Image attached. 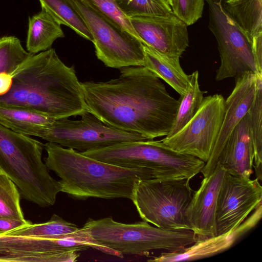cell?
Here are the masks:
<instances>
[{"label":"cell","instance_id":"obj_1","mask_svg":"<svg viewBox=\"0 0 262 262\" xmlns=\"http://www.w3.org/2000/svg\"><path fill=\"white\" fill-rule=\"evenodd\" d=\"M120 69L117 78L81 82L89 112L108 126L150 140L166 136L174 123L179 100L145 67Z\"/></svg>","mask_w":262,"mask_h":262},{"label":"cell","instance_id":"obj_2","mask_svg":"<svg viewBox=\"0 0 262 262\" xmlns=\"http://www.w3.org/2000/svg\"><path fill=\"white\" fill-rule=\"evenodd\" d=\"M10 90L0 103L34 110L56 119L89 112L74 67L50 48L31 54L14 71Z\"/></svg>","mask_w":262,"mask_h":262},{"label":"cell","instance_id":"obj_3","mask_svg":"<svg viewBox=\"0 0 262 262\" xmlns=\"http://www.w3.org/2000/svg\"><path fill=\"white\" fill-rule=\"evenodd\" d=\"M44 159L49 170L60 178L61 191L70 197L132 200L134 189L141 180L152 179L145 169L126 168L88 157L72 148L48 142Z\"/></svg>","mask_w":262,"mask_h":262},{"label":"cell","instance_id":"obj_4","mask_svg":"<svg viewBox=\"0 0 262 262\" xmlns=\"http://www.w3.org/2000/svg\"><path fill=\"white\" fill-rule=\"evenodd\" d=\"M44 147L39 141L0 124V171L14 183L23 198L45 207L55 204L61 186L42 160Z\"/></svg>","mask_w":262,"mask_h":262},{"label":"cell","instance_id":"obj_5","mask_svg":"<svg viewBox=\"0 0 262 262\" xmlns=\"http://www.w3.org/2000/svg\"><path fill=\"white\" fill-rule=\"evenodd\" d=\"M82 228L99 244L122 254L147 255L154 250L181 251L194 244L195 233L190 229L169 230L154 227L145 221L124 224L112 217L89 218Z\"/></svg>","mask_w":262,"mask_h":262},{"label":"cell","instance_id":"obj_6","mask_svg":"<svg viewBox=\"0 0 262 262\" xmlns=\"http://www.w3.org/2000/svg\"><path fill=\"white\" fill-rule=\"evenodd\" d=\"M81 153L124 168L147 169L157 179L184 177L190 180L201 172L205 164L173 150L161 140L125 142Z\"/></svg>","mask_w":262,"mask_h":262},{"label":"cell","instance_id":"obj_7","mask_svg":"<svg viewBox=\"0 0 262 262\" xmlns=\"http://www.w3.org/2000/svg\"><path fill=\"white\" fill-rule=\"evenodd\" d=\"M189 181L184 177L138 181L132 201L141 219L161 228L190 230L186 217L193 194Z\"/></svg>","mask_w":262,"mask_h":262},{"label":"cell","instance_id":"obj_8","mask_svg":"<svg viewBox=\"0 0 262 262\" xmlns=\"http://www.w3.org/2000/svg\"><path fill=\"white\" fill-rule=\"evenodd\" d=\"M93 37L97 58L116 69L143 66V44L128 32L105 19L85 0H69Z\"/></svg>","mask_w":262,"mask_h":262},{"label":"cell","instance_id":"obj_9","mask_svg":"<svg viewBox=\"0 0 262 262\" xmlns=\"http://www.w3.org/2000/svg\"><path fill=\"white\" fill-rule=\"evenodd\" d=\"M206 1L208 27L217 41L221 59L216 81L247 72L257 73L251 41L246 33L227 13L221 1Z\"/></svg>","mask_w":262,"mask_h":262},{"label":"cell","instance_id":"obj_10","mask_svg":"<svg viewBox=\"0 0 262 262\" xmlns=\"http://www.w3.org/2000/svg\"><path fill=\"white\" fill-rule=\"evenodd\" d=\"M79 120L56 119L40 138L80 152L102 148L116 144L151 140L145 136L108 126L87 112Z\"/></svg>","mask_w":262,"mask_h":262},{"label":"cell","instance_id":"obj_11","mask_svg":"<svg viewBox=\"0 0 262 262\" xmlns=\"http://www.w3.org/2000/svg\"><path fill=\"white\" fill-rule=\"evenodd\" d=\"M81 228L51 237L0 235V261L74 262L90 248Z\"/></svg>","mask_w":262,"mask_h":262},{"label":"cell","instance_id":"obj_12","mask_svg":"<svg viewBox=\"0 0 262 262\" xmlns=\"http://www.w3.org/2000/svg\"><path fill=\"white\" fill-rule=\"evenodd\" d=\"M220 94L204 98L194 116L176 134L161 141L173 150L206 163L215 144L225 113Z\"/></svg>","mask_w":262,"mask_h":262},{"label":"cell","instance_id":"obj_13","mask_svg":"<svg viewBox=\"0 0 262 262\" xmlns=\"http://www.w3.org/2000/svg\"><path fill=\"white\" fill-rule=\"evenodd\" d=\"M261 201L262 187L257 179L226 171L217 200L216 235L237 227L261 204Z\"/></svg>","mask_w":262,"mask_h":262},{"label":"cell","instance_id":"obj_14","mask_svg":"<svg viewBox=\"0 0 262 262\" xmlns=\"http://www.w3.org/2000/svg\"><path fill=\"white\" fill-rule=\"evenodd\" d=\"M129 20L142 43L159 52L181 57L189 46L188 26L173 12Z\"/></svg>","mask_w":262,"mask_h":262},{"label":"cell","instance_id":"obj_15","mask_svg":"<svg viewBox=\"0 0 262 262\" xmlns=\"http://www.w3.org/2000/svg\"><path fill=\"white\" fill-rule=\"evenodd\" d=\"M255 92V74L247 72L236 76L235 86L225 102V113L210 156L201 172L209 176L215 168L220 154L230 136L247 113Z\"/></svg>","mask_w":262,"mask_h":262},{"label":"cell","instance_id":"obj_16","mask_svg":"<svg viewBox=\"0 0 262 262\" xmlns=\"http://www.w3.org/2000/svg\"><path fill=\"white\" fill-rule=\"evenodd\" d=\"M226 172V169L217 164L212 172L204 177L199 188L192 194L186 211V217L190 230L198 238L216 235L217 200Z\"/></svg>","mask_w":262,"mask_h":262},{"label":"cell","instance_id":"obj_17","mask_svg":"<svg viewBox=\"0 0 262 262\" xmlns=\"http://www.w3.org/2000/svg\"><path fill=\"white\" fill-rule=\"evenodd\" d=\"M262 204L236 228L210 237L198 238L194 244L176 252H167L148 259L152 262H174L199 259L222 252L230 248L239 238L253 228L261 217Z\"/></svg>","mask_w":262,"mask_h":262},{"label":"cell","instance_id":"obj_18","mask_svg":"<svg viewBox=\"0 0 262 262\" xmlns=\"http://www.w3.org/2000/svg\"><path fill=\"white\" fill-rule=\"evenodd\" d=\"M254 149L248 113L235 128L217 159L226 171L250 178L253 172Z\"/></svg>","mask_w":262,"mask_h":262},{"label":"cell","instance_id":"obj_19","mask_svg":"<svg viewBox=\"0 0 262 262\" xmlns=\"http://www.w3.org/2000/svg\"><path fill=\"white\" fill-rule=\"evenodd\" d=\"M143 50V67L165 81L180 95H184L189 85L190 76L183 70L180 57L165 54L144 44Z\"/></svg>","mask_w":262,"mask_h":262},{"label":"cell","instance_id":"obj_20","mask_svg":"<svg viewBox=\"0 0 262 262\" xmlns=\"http://www.w3.org/2000/svg\"><path fill=\"white\" fill-rule=\"evenodd\" d=\"M56 119L30 108L0 103V124L25 135L40 138Z\"/></svg>","mask_w":262,"mask_h":262},{"label":"cell","instance_id":"obj_21","mask_svg":"<svg viewBox=\"0 0 262 262\" xmlns=\"http://www.w3.org/2000/svg\"><path fill=\"white\" fill-rule=\"evenodd\" d=\"M64 36L60 25L43 9L29 17L26 48L31 54L50 49L57 39Z\"/></svg>","mask_w":262,"mask_h":262},{"label":"cell","instance_id":"obj_22","mask_svg":"<svg viewBox=\"0 0 262 262\" xmlns=\"http://www.w3.org/2000/svg\"><path fill=\"white\" fill-rule=\"evenodd\" d=\"M227 13L245 31L251 41L262 32V0H224Z\"/></svg>","mask_w":262,"mask_h":262},{"label":"cell","instance_id":"obj_23","mask_svg":"<svg viewBox=\"0 0 262 262\" xmlns=\"http://www.w3.org/2000/svg\"><path fill=\"white\" fill-rule=\"evenodd\" d=\"M255 74L254 97L248 111L254 149V168L256 178L261 180L262 164V73Z\"/></svg>","mask_w":262,"mask_h":262},{"label":"cell","instance_id":"obj_24","mask_svg":"<svg viewBox=\"0 0 262 262\" xmlns=\"http://www.w3.org/2000/svg\"><path fill=\"white\" fill-rule=\"evenodd\" d=\"M189 76V85L186 92L180 95V104L174 123L165 137L173 135L183 127L198 112L204 98L206 92L200 88L198 71L193 72Z\"/></svg>","mask_w":262,"mask_h":262},{"label":"cell","instance_id":"obj_25","mask_svg":"<svg viewBox=\"0 0 262 262\" xmlns=\"http://www.w3.org/2000/svg\"><path fill=\"white\" fill-rule=\"evenodd\" d=\"M41 8L59 24L66 26L82 37L93 41V37L84 21L69 0H39Z\"/></svg>","mask_w":262,"mask_h":262},{"label":"cell","instance_id":"obj_26","mask_svg":"<svg viewBox=\"0 0 262 262\" xmlns=\"http://www.w3.org/2000/svg\"><path fill=\"white\" fill-rule=\"evenodd\" d=\"M78 226L69 222L57 214H54L51 219L44 223H32L22 226L4 234L10 235L51 237L75 232L79 230Z\"/></svg>","mask_w":262,"mask_h":262},{"label":"cell","instance_id":"obj_27","mask_svg":"<svg viewBox=\"0 0 262 262\" xmlns=\"http://www.w3.org/2000/svg\"><path fill=\"white\" fill-rule=\"evenodd\" d=\"M31 54L25 50L18 38L12 36L0 38V73L12 75Z\"/></svg>","mask_w":262,"mask_h":262},{"label":"cell","instance_id":"obj_28","mask_svg":"<svg viewBox=\"0 0 262 262\" xmlns=\"http://www.w3.org/2000/svg\"><path fill=\"white\" fill-rule=\"evenodd\" d=\"M20 197L16 185L0 171V217L26 220L20 207Z\"/></svg>","mask_w":262,"mask_h":262},{"label":"cell","instance_id":"obj_29","mask_svg":"<svg viewBox=\"0 0 262 262\" xmlns=\"http://www.w3.org/2000/svg\"><path fill=\"white\" fill-rule=\"evenodd\" d=\"M128 18L163 15L172 12L168 0H115Z\"/></svg>","mask_w":262,"mask_h":262},{"label":"cell","instance_id":"obj_30","mask_svg":"<svg viewBox=\"0 0 262 262\" xmlns=\"http://www.w3.org/2000/svg\"><path fill=\"white\" fill-rule=\"evenodd\" d=\"M85 1L107 20L140 40L131 24L129 18L121 11L115 0Z\"/></svg>","mask_w":262,"mask_h":262},{"label":"cell","instance_id":"obj_31","mask_svg":"<svg viewBox=\"0 0 262 262\" xmlns=\"http://www.w3.org/2000/svg\"><path fill=\"white\" fill-rule=\"evenodd\" d=\"M204 0H175L172 12L187 26L193 25L202 16Z\"/></svg>","mask_w":262,"mask_h":262},{"label":"cell","instance_id":"obj_32","mask_svg":"<svg viewBox=\"0 0 262 262\" xmlns=\"http://www.w3.org/2000/svg\"><path fill=\"white\" fill-rule=\"evenodd\" d=\"M252 53L258 73H262V32L251 40Z\"/></svg>","mask_w":262,"mask_h":262},{"label":"cell","instance_id":"obj_33","mask_svg":"<svg viewBox=\"0 0 262 262\" xmlns=\"http://www.w3.org/2000/svg\"><path fill=\"white\" fill-rule=\"evenodd\" d=\"M31 223L26 220L23 221L10 217H0V235Z\"/></svg>","mask_w":262,"mask_h":262},{"label":"cell","instance_id":"obj_34","mask_svg":"<svg viewBox=\"0 0 262 262\" xmlns=\"http://www.w3.org/2000/svg\"><path fill=\"white\" fill-rule=\"evenodd\" d=\"M12 83V75L7 73H0V95L5 94L9 91Z\"/></svg>","mask_w":262,"mask_h":262},{"label":"cell","instance_id":"obj_35","mask_svg":"<svg viewBox=\"0 0 262 262\" xmlns=\"http://www.w3.org/2000/svg\"><path fill=\"white\" fill-rule=\"evenodd\" d=\"M174 1L175 0H168L170 5L171 6V7H172L174 3Z\"/></svg>","mask_w":262,"mask_h":262},{"label":"cell","instance_id":"obj_36","mask_svg":"<svg viewBox=\"0 0 262 262\" xmlns=\"http://www.w3.org/2000/svg\"></svg>","mask_w":262,"mask_h":262}]
</instances>
